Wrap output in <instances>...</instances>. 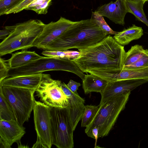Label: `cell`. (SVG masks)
<instances>
[{"instance_id":"f546056e","label":"cell","mask_w":148,"mask_h":148,"mask_svg":"<svg viewBox=\"0 0 148 148\" xmlns=\"http://www.w3.org/2000/svg\"><path fill=\"white\" fill-rule=\"evenodd\" d=\"M35 0H25L20 4L6 12L5 14L17 13L25 9V8Z\"/></svg>"},{"instance_id":"4316f807","label":"cell","mask_w":148,"mask_h":148,"mask_svg":"<svg viewBox=\"0 0 148 148\" xmlns=\"http://www.w3.org/2000/svg\"><path fill=\"white\" fill-rule=\"evenodd\" d=\"M25 0H0V15L5 13L17 6Z\"/></svg>"},{"instance_id":"83f0119b","label":"cell","mask_w":148,"mask_h":148,"mask_svg":"<svg viewBox=\"0 0 148 148\" xmlns=\"http://www.w3.org/2000/svg\"><path fill=\"white\" fill-rule=\"evenodd\" d=\"M148 67V49L144 50L142 57L137 61L124 67L135 68Z\"/></svg>"},{"instance_id":"5b68a950","label":"cell","mask_w":148,"mask_h":148,"mask_svg":"<svg viewBox=\"0 0 148 148\" xmlns=\"http://www.w3.org/2000/svg\"><path fill=\"white\" fill-rule=\"evenodd\" d=\"M49 71H63L71 72L82 80L85 75L72 59L42 56L22 66L10 68L7 77L41 73Z\"/></svg>"},{"instance_id":"9a60e30c","label":"cell","mask_w":148,"mask_h":148,"mask_svg":"<svg viewBox=\"0 0 148 148\" xmlns=\"http://www.w3.org/2000/svg\"><path fill=\"white\" fill-rule=\"evenodd\" d=\"M42 73L7 77L0 82V86L36 90L41 80Z\"/></svg>"},{"instance_id":"4fadbf2b","label":"cell","mask_w":148,"mask_h":148,"mask_svg":"<svg viewBox=\"0 0 148 148\" xmlns=\"http://www.w3.org/2000/svg\"><path fill=\"white\" fill-rule=\"evenodd\" d=\"M25 133V128L20 125L16 120H0V138L11 146L14 143L17 144L21 143Z\"/></svg>"},{"instance_id":"d4e9b609","label":"cell","mask_w":148,"mask_h":148,"mask_svg":"<svg viewBox=\"0 0 148 148\" xmlns=\"http://www.w3.org/2000/svg\"><path fill=\"white\" fill-rule=\"evenodd\" d=\"M52 0H35L26 7L24 10H32L38 14H46L51 5Z\"/></svg>"},{"instance_id":"7a4b0ae2","label":"cell","mask_w":148,"mask_h":148,"mask_svg":"<svg viewBox=\"0 0 148 148\" xmlns=\"http://www.w3.org/2000/svg\"><path fill=\"white\" fill-rule=\"evenodd\" d=\"M107 35L90 19L78 21L49 44L45 50L65 51L86 48L100 41Z\"/></svg>"},{"instance_id":"4dcf8cb0","label":"cell","mask_w":148,"mask_h":148,"mask_svg":"<svg viewBox=\"0 0 148 148\" xmlns=\"http://www.w3.org/2000/svg\"><path fill=\"white\" fill-rule=\"evenodd\" d=\"M69 89L73 92L76 94H78L77 90L81 86L80 83L77 82L71 79L68 83L66 84Z\"/></svg>"},{"instance_id":"5bb4252c","label":"cell","mask_w":148,"mask_h":148,"mask_svg":"<svg viewBox=\"0 0 148 148\" xmlns=\"http://www.w3.org/2000/svg\"><path fill=\"white\" fill-rule=\"evenodd\" d=\"M60 86L66 95L69 97V107L74 130L79 122L81 120L85 110V100L78 94L72 92L64 82L60 83Z\"/></svg>"},{"instance_id":"484cf974","label":"cell","mask_w":148,"mask_h":148,"mask_svg":"<svg viewBox=\"0 0 148 148\" xmlns=\"http://www.w3.org/2000/svg\"><path fill=\"white\" fill-rule=\"evenodd\" d=\"M99 106L92 105L85 106V110L81 119V127H86L91 123L97 113Z\"/></svg>"},{"instance_id":"1f68e13d","label":"cell","mask_w":148,"mask_h":148,"mask_svg":"<svg viewBox=\"0 0 148 148\" xmlns=\"http://www.w3.org/2000/svg\"><path fill=\"white\" fill-rule=\"evenodd\" d=\"M99 128L97 127H95L92 130L90 137L92 138L95 140L96 143L97 139L98 138Z\"/></svg>"},{"instance_id":"277c9868","label":"cell","mask_w":148,"mask_h":148,"mask_svg":"<svg viewBox=\"0 0 148 148\" xmlns=\"http://www.w3.org/2000/svg\"><path fill=\"white\" fill-rule=\"evenodd\" d=\"M131 91L113 96L99 106V108L90 124L86 127L85 132L90 137L92 129L99 128L98 138L107 136L113 128L118 117L125 108Z\"/></svg>"},{"instance_id":"30bf717a","label":"cell","mask_w":148,"mask_h":148,"mask_svg":"<svg viewBox=\"0 0 148 148\" xmlns=\"http://www.w3.org/2000/svg\"><path fill=\"white\" fill-rule=\"evenodd\" d=\"M77 22L73 21L61 17L57 21L45 24L42 32L33 43V47L45 50L49 44Z\"/></svg>"},{"instance_id":"f1b7e54d","label":"cell","mask_w":148,"mask_h":148,"mask_svg":"<svg viewBox=\"0 0 148 148\" xmlns=\"http://www.w3.org/2000/svg\"><path fill=\"white\" fill-rule=\"evenodd\" d=\"M10 67L8 60L0 58V82L7 77Z\"/></svg>"},{"instance_id":"ba28073f","label":"cell","mask_w":148,"mask_h":148,"mask_svg":"<svg viewBox=\"0 0 148 148\" xmlns=\"http://www.w3.org/2000/svg\"><path fill=\"white\" fill-rule=\"evenodd\" d=\"M61 82L52 79L49 74H42L41 81L36 91V96L50 107H68L69 104V97L61 88Z\"/></svg>"},{"instance_id":"d6986e66","label":"cell","mask_w":148,"mask_h":148,"mask_svg":"<svg viewBox=\"0 0 148 148\" xmlns=\"http://www.w3.org/2000/svg\"><path fill=\"white\" fill-rule=\"evenodd\" d=\"M125 79L148 80V67L135 68L124 67L122 71L116 77L114 80Z\"/></svg>"},{"instance_id":"836d02e7","label":"cell","mask_w":148,"mask_h":148,"mask_svg":"<svg viewBox=\"0 0 148 148\" xmlns=\"http://www.w3.org/2000/svg\"><path fill=\"white\" fill-rule=\"evenodd\" d=\"M11 146L7 143L0 138V148H10Z\"/></svg>"},{"instance_id":"8fae6325","label":"cell","mask_w":148,"mask_h":148,"mask_svg":"<svg viewBox=\"0 0 148 148\" xmlns=\"http://www.w3.org/2000/svg\"><path fill=\"white\" fill-rule=\"evenodd\" d=\"M148 82L144 79H125L108 82L104 89L100 94L101 99L99 106L113 96L135 89Z\"/></svg>"},{"instance_id":"ac0fdd59","label":"cell","mask_w":148,"mask_h":148,"mask_svg":"<svg viewBox=\"0 0 148 148\" xmlns=\"http://www.w3.org/2000/svg\"><path fill=\"white\" fill-rule=\"evenodd\" d=\"M82 80V87L85 94L92 92L101 93L108 83L106 80L94 75H85Z\"/></svg>"},{"instance_id":"d6a6232c","label":"cell","mask_w":148,"mask_h":148,"mask_svg":"<svg viewBox=\"0 0 148 148\" xmlns=\"http://www.w3.org/2000/svg\"><path fill=\"white\" fill-rule=\"evenodd\" d=\"M9 34V31L6 29H5L1 30L0 31V39L4 40L6 38Z\"/></svg>"},{"instance_id":"d590c367","label":"cell","mask_w":148,"mask_h":148,"mask_svg":"<svg viewBox=\"0 0 148 148\" xmlns=\"http://www.w3.org/2000/svg\"><path fill=\"white\" fill-rule=\"evenodd\" d=\"M145 2L146 1H148V0H143Z\"/></svg>"},{"instance_id":"cb8c5ba5","label":"cell","mask_w":148,"mask_h":148,"mask_svg":"<svg viewBox=\"0 0 148 148\" xmlns=\"http://www.w3.org/2000/svg\"><path fill=\"white\" fill-rule=\"evenodd\" d=\"M42 54L47 57L73 59L79 55L80 52L79 51L68 50L63 51L45 50L42 51Z\"/></svg>"},{"instance_id":"ffe728a7","label":"cell","mask_w":148,"mask_h":148,"mask_svg":"<svg viewBox=\"0 0 148 148\" xmlns=\"http://www.w3.org/2000/svg\"><path fill=\"white\" fill-rule=\"evenodd\" d=\"M129 13L134 15L138 21L148 27V20L143 10L145 2L143 0L126 1Z\"/></svg>"},{"instance_id":"7c38bea8","label":"cell","mask_w":148,"mask_h":148,"mask_svg":"<svg viewBox=\"0 0 148 148\" xmlns=\"http://www.w3.org/2000/svg\"><path fill=\"white\" fill-rule=\"evenodd\" d=\"M95 11L116 24L123 26L125 17L129 12L125 0H116L98 7Z\"/></svg>"},{"instance_id":"3957f363","label":"cell","mask_w":148,"mask_h":148,"mask_svg":"<svg viewBox=\"0 0 148 148\" xmlns=\"http://www.w3.org/2000/svg\"><path fill=\"white\" fill-rule=\"evenodd\" d=\"M45 25L40 20L32 19L5 26L10 34L0 44V57L33 47V43L42 32Z\"/></svg>"},{"instance_id":"44dd1931","label":"cell","mask_w":148,"mask_h":148,"mask_svg":"<svg viewBox=\"0 0 148 148\" xmlns=\"http://www.w3.org/2000/svg\"><path fill=\"white\" fill-rule=\"evenodd\" d=\"M145 49L142 45H136L131 47L124 57V67L135 62L143 55Z\"/></svg>"},{"instance_id":"603a6c76","label":"cell","mask_w":148,"mask_h":148,"mask_svg":"<svg viewBox=\"0 0 148 148\" xmlns=\"http://www.w3.org/2000/svg\"><path fill=\"white\" fill-rule=\"evenodd\" d=\"M90 21L97 25L107 35L114 34L118 33L113 31L104 20L103 16L96 11L92 12Z\"/></svg>"},{"instance_id":"e0dca14e","label":"cell","mask_w":148,"mask_h":148,"mask_svg":"<svg viewBox=\"0 0 148 148\" xmlns=\"http://www.w3.org/2000/svg\"><path fill=\"white\" fill-rule=\"evenodd\" d=\"M42 57L35 51L23 50L13 54L8 60L10 68L13 69L25 65Z\"/></svg>"},{"instance_id":"8992f818","label":"cell","mask_w":148,"mask_h":148,"mask_svg":"<svg viewBox=\"0 0 148 148\" xmlns=\"http://www.w3.org/2000/svg\"><path fill=\"white\" fill-rule=\"evenodd\" d=\"M50 114L52 145L58 148H73L74 130L69 106L50 107Z\"/></svg>"},{"instance_id":"8d00e7d4","label":"cell","mask_w":148,"mask_h":148,"mask_svg":"<svg viewBox=\"0 0 148 148\" xmlns=\"http://www.w3.org/2000/svg\"><path fill=\"white\" fill-rule=\"evenodd\" d=\"M125 1H127V0H125Z\"/></svg>"},{"instance_id":"2e32d148","label":"cell","mask_w":148,"mask_h":148,"mask_svg":"<svg viewBox=\"0 0 148 148\" xmlns=\"http://www.w3.org/2000/svg\"><path fill=\"white\" fill-rule=\"evenodd\" d=\"M143 35L142 28L133 24L127 29L118 32L113 37L119 44L124 46L128 44L134 40L139 39Z\"/></svg>"},{"instance_id":"6da1fadb","label":"cell","mask_w":148,"mask_h":148,"mask_svg":"<svg viewBox=\"0 0 148 148\" xmlns=\"http://www.w3.org/2000/svg\"><path fill=\"white\" fill-rule=\"evenodd\" d=\"M79 55L72 59L83 72L108 81L114 80L124 67L125 51L110 35L99 42L78 49Z\"/></svg>"},{"instance_id":"7402d4cb","label":"cell","mask_w":148,"mask_h":148,"mask_svg":"<svg viewBox=\"0 0 148 148\" xmlns=\"http://www.w3.org/2000/svg\"><path fill=\"white\" fill-rule=\"evenodd\" d=\"M13 120H16V119L12 109L0 92V120L8 121Z\"/></svg>"},{"instance_id":"52a82bcc","label":"cell","mask_w":148,"mask_h":148,"mask_svg":"<svg viewBox=\"0 0 148 148\" xmlns=\"http://www.w3.org/2000/svg\"><path fill=\"white\" fill-rule=\"evenodd\" d=\"M36 90L6 86H0V92L9 102L16 120L21 126L28 122L33 110Z\"/></svg>"},{"instance_id":"9c48e42d","label":"cell","mask_w":148,"mask_h":148,"mask_svg":"<svg viewBox=\"0 0 148 148\" xmlns=\"http://www.w3.org/2000/svg\"><path fill=\"white\" fill-rule=\"evenodd\" d=\"M50 107L35 100L33 110L36 141L33 148H51L52 145Z\"/></svg>"},{"instance_id":"e575fe53","label":"cell","mask_w":148,"mask_h":148,"mask_svg":"<svg viewBox=\"0 0 148 148\" xmlns=\"http://www.w3.org/2000/svg\"><path fill=\"white\" fill-rule=\"evenodd\" d=\"M18 148H29V147L27 146H25L21 144V143L18 144Z\"/></svg>"}]
</instances>
